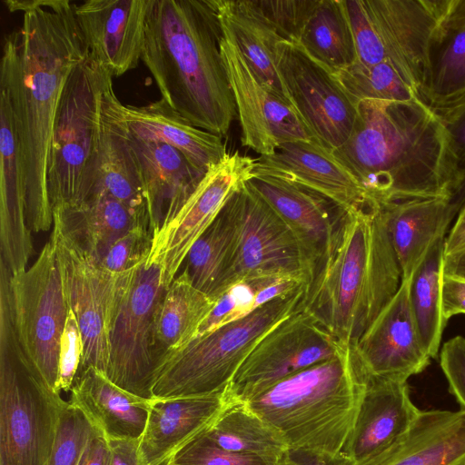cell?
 <instances>
[{
  "mask_svg": "<svg viewBox=\"0 0 465 465\" xmlns=\"http://www.w3.org/2000/svg\"><path fill=\"white\" fill-rule=\"evenodd\" d=\"M87 55L69 0H30L22 26L5 36L0 83L7 87L24 168L25 217L31 232L54 223L47 173L60 97Z\"/></svg>",
  "mask_w": 465,
  "mask_h": 465,
  "instance_id": "1",
  "label": "cell"
},
{
  "mask_svg": "<svg viewBox=\"0 0 465 465\" xmlns=\"http://www.w3.org/2000/svg\"><path fill=\"white\" fill-rule=\"evenodd\" d=\"M331 153L379 205L451 200L457 189L448 135L421 99L360 101L350 136Z\"/></svg>",
  "mask_w": 465,
  "mask_h": 465,
  "instance_id": "2",
  "label": "cell"
},
{
  "mask_svg": "<svg viewBox=\"0 0 465 465\" xmlns=\"http://www.w3.org/2000/svg\"><path fill=\"white\" fill-rule=\"evenodd\" d=\"M223 39L215 0H148L142 62L173 110L220 136L237 114Z\"/></svg>",
  "mask_w": 465,
  "mask_h": 465,
  "instance_id": "3",
  "label": "cell"
},
{
  "mask_svg": "<svg viewBox=\"0 0 465 465\" xmlns=\"http://www.w3.org/2000/svg\"><path fill=\"white\" fill-rule=\"evenodd\" d=\"M401 282L380 205L370 203L346 213L302 306L343 345L354 348Z\"/></svg>",
  "mask_w": 465,
  "mask_h": 465,
  "instance_id": "4",
  "label": "cell"
},
{
  "mask_svg": "<svg viewBox=\"0 0 465 465\" xmlns=\"http://www.w3.org/2000/svg\"><path fill=\"white\" fill-rule=\"evenodd\" d=\"M368 374L352 347L278 382L243 404L276 429L291 450L344 454Z\"/></svg>",
  "mask_w": 465,
  "mask_h": 465,
  "instance_id": "5",
  "label": "cell"
},
{
  "mask_svg": "<svg viewBox=\"0 0 465 465\" xmlns=\"http://www.w3.org/2000/svg\"><path fill=\"white\" fill-rule=\"evenodd\" d=\"M61 393L23 350L13 322L9 276L0 273V465H45L55 439Z\"/></svg>",
  "mask_w": 465,
  "mask_h": 465,
  "instance_id": "6",
  "label": "cell"
},
{
  "mask_svg": "<svg viewBox=\"0 0 465 465\" xmlns=\"http://www.w3.org/2000/svg\"><path fill=\"white\" fill-rule=\"evenodd\" d=\"M307 287L277 297L247 316L197 336L163 359L153 398L206 396L226 391L259 341L302 306Z\"/></svg>",
  "mask_w": 465,
  "mask_h": 465,
  "instance_id": "7",
  "label": "cell"
},
{
  "mask_svg": "<svg viewBox=\"0 0 465 465\" xmlns=\"http://www.w3.org/2000/svg\"><path fill=\"white\" fill-rule=\"evenodd\" d=\"M109 75L87 54L64 84L53 130L47 173L53 210L78 204L92 194L101 142L102 93Z\"/></svg>",
  "mask_w": 465,
  "mask_h": 465,
  "instance_id": "8",
  "label": "cell"
},
{
  "mask_svg": "<svg viewBox=\"0 0 465 465\" xmlns=\"http://www.w3.org/2000/svg\"><path fill=\"white\" fill-rule=\"evenodd\" d=\"M166 286L163 257L150 254L117 274L111 307L105 375L124 390L152 400L161 359L155 341L156 313Z\"/></svg>",
  "mask_w": 465,
  "mask_h": 465,
  "instance_id": "9",
  "label": "cell"
},
{
  "mask_svg": "<svg viewBox=\"0 0 465 465\" xmlns=\"http://www.w3.org/2000/svg\"><path fill=\"white\" fill-rule=\"evenodd\" d=\"M9 291L18 341L46 383L56 391L60 342L70 307L50 239L29 268L10 273Z\"/></svg>",
  "mask_w": 465,
  "mask_h": 465,
  "instance_id": "10",
  "label": "cell"
},
{
  "mask_svg": "<svg viewBox=\"0 0 465 465\" xmlns=\"http://www.w3.org/2000/svg\"><path fill=\"white\" fill-rule=\"evenodd\" d=\"M346 347L303 306L271 330L242 363L226 394L244 403Z\"/></svg>",
  "mask_w": 465,
  "mask_h": 465,
  "instance_id": "11",
  "label": "cell"
},
{
  "mask_svg": "<svg viewBox=\"0 0 465 465\" xmlns=\"http://www.w3.org/2000/svg\"><path fill=\"white\" fill-rule=\"evenodd\" d=\"M232 199L237 237L223 292L239 281L262 276L292 278L309 287L312 268L283 220L248 183Z\"/></svg>",
  "mask_w": 465,
  "mask_h": 465,
  "instance_id": "12",
  "label": "cell"
},
{
  "mask_svg": "<svg viewBox=\"0 0 465 465\" xmlns=\"http://www.w3.org/2000/svg\"><path fill=\"white\" fill-rule=\"evenodd\" d=\"M274 56L286 96L304 125L327 149L340 147L351 134L357 104L334 73L297 42L282 40Z\"/></svg>",
  "mask_w": 465,
  "mask_h": 465,
  "instance_id": "13",
  "label": "cell"
},
{
  "mask_svg": "<svg viewBox=\"0 0 465 465\" xmlns=\"http://www.w3.org/2000/svg\"><path fill=\"white\" fill-rule=\"evenodd\" d=\"M50 240L55 250L69 307L82 334L84 353L77 375L91 367L106 373L108 325L117 275L102 269L70 239L55 220Z\"/></svg>",
  "mask_w": 465,
  "mask_h": 465,
  "instance_id": "14",
  "label": "cell"
},
{
  "mask_svg": "<svg viewBox=\"0 0 465 465\" xmlns=\"http://www.w3.org/2000/svg\"><path fill=\"white\" fill-rule=\"evenodd\" d=\"M256 159L227 153L204 174L176 216L153 239L152 250L163 257L166 288L177 275L197 239L230 197L254 176Z\"/></svg>",
  "mask_w": 465,
  "mask_h": 465,
  "instance_id": "15",
  "label": "cell"
},
{
  "mask_svg": "<svg viewBox=\"0 0 465 465\" xmlns=\"http://www.w3.org/2000/svg\"><path fill=\"white\" fill-rule=\"evenodd\" d=\"M221 50L243 146L263 156L272 154L282 143L315 139L291 103L260 82L224 33Z\"/></svg>",
  "mask_w": 465,
  "mask_h": 465,
  "instance_id": "16",
  "label": "cell"
},
{
  "mask_svg": "<svg viewBox=\"0 0 465 465\" xmlns=\"http://www.w3.org/2000/svg\"><path fill=\"white\" fill-rule=\"evenodd\" d=\"M362 3L386 61L420 97L429 44L448 11L450 0H362Z\"/></svg>",
  "mask_w": 465,
  "mask_h": 465,
  "instance_id": "17",
  "label": "cell"
},
{
  "mask_svg": "<svg viewBox=\"0 0 465 465\" xmlns=\"http://www.w3.org/2000/svg\"><path fill=\"white\" fill-rule=\"evenodd\" d=\"M148 0H86L74 4L88 55L113 77L138 66Z\"/></svg>",
  "mask_w": 465,
  "mask_h": 465,
  "instance_id": "18",
  "label": "cell"
},
{
  "mask_svg": "<svg viewBox=\"0 0 465 465\" xmlns=\"http://www.w3.org/2000/svg\"><path fill=\"white\" fill-rule=\"evenodd\" d=\"M247 183L291 229L314 278L331 252L349 210L312 189L272 176L255 175Z\"/></svg>",
  "mask_w": 465,
  "mask_h": 465,
  "instance_id": "19",
  "label": "cell"
},
{
  "mask_svg": "<svg viewBox=\"0 0 465 465\" xmlns=\"http://www.w3.org/2000/svg\"><path fill=\"white\" fill-rule=\"evenodd\" d=\"M410 278L384 307L354 347L369 376L408 381L431 358L425 350L409 301Z\"/></svg>",
  "mask_w": 465,
  "mask_h": 465,
  "instance_id": "20",
  "label": "cell"
},
{
  "mask_svg": "<svg viewBox=\"0 0 465 465\" xmlns=\"http://www.w3.org/2000/svg\"><path fill=\"white\" fill-rule=\"evenodd\" d=\"M112 79V75L106 78L102 93L101 142L90 197L104 194L114 198L150 230L140 163Z\"/></svg>",
  "mask_w": 465,
  "mask_h": 465,
  "instance_id": "21",
  "label": "cell"
},
{
  "mask_svg": "<svg viewBox=\"0 0 465 465\" xmlns=\"http://www.w3.org/2000/svg\"><path fill=\"white\" fill-rule=\"evenodd\" d=\"M253 173L302 185L346 210L375 203L331 151L315 139L288 142L272 154L258 157Z\"/></svg>",
  "mask_w": 465,
  "mask_h": 465,
  "instance_id": "22",
  "label": "cell"
},
{
  "mask_svg": "<svg viewBox=\"0 0 465 465\" xmlns=\"http://www.w3.org/2000/svg\"><path fill=\"white\" fill-rule=\"evenodd\" d=\"M0 262L12 275L27 269L34 253L25 217L24 168L9 91L0 83Z\"/></svg>",
  "mask_w": 465,
  "mask_h": 465,
  "instance_id": "23",
  "label": "cell"
},
{
  "mask_svg": "<svg viewBox=\"0 0 465 465\" xmlns=\"http://www.w3.org/2000/svg\"><path fill=\"white\" fill-rule=\"evenodd\" d=\"M233 402L226 392L170 399L153 398L139 450L144 465H164L205 434Z\"/></svg>",
  "mask_w": 465,
  "mask_h": 465,
  "instance_id": "24",
  "label": "cell"
},
{
  "mask_svg": "<svg viewBox=\"0 0 465 465\" xmlns=\"http://www.w3.org/2000/svg\"><path fill=\"white\" fill-rule=\"evenodd\" d=\"M408 381L368 375L356 421L344 450L352 465H361L390 447L420 412Z\"/></svg>",
  "mask_w": 465,
  "mask_h": 465,
  "instance_id": "25",
  "label": "cell"
},
{
  "mask_svg": "<svg viewBox=\"0 0 465 465\" xmlns=\"http://www.w3.org/2000/svg\"><path fill=\"white\" fill-rule=\"evenodd\" d=\"M131 139L140 163L153 239L176 216L205 173L168 144L132 134Z\"/></svg>",
  "mask_w": 465,
  "mask_h": 465,
  "instance_id": "26",
  "label": "cell"
},
{
  "mask_svg": "<svg viewBox=\"0 0 465 465\" xmlns=\"http://www.w3.org/2000/svg\"><path fill=\"white\" fill-rule=\"evenodd\" d=\"M361 465H465V411L420 410L397 440Z\"/></svg>",
  "mask_w": 465,
  "mask_h": 465,
  "instance_id": "27",
  "label": "cell"
},
{
  "mask_svg": "<svg viewBox=\"0 0 465 465\" xmlns=\"http://www.w3.org/2000/svg\"><path fill=\"white\" fill-rule=\"evenodd\" d=\"M70 391L69 402L82 411L107 440L142 437L151 400L124 390L93 367L76 376Z\"/></svg>",
  "mask_w": 465,
  "mask_h": 465,
  "instance_id": "28",
  "label": "cell"
},
{
  "mask_svg": "<svg viewBox=\"0 0 465 465\" xmlns=\"http://www.w3.org/2000/svg\"><path fill=\"white\" fill-rule=\"evenodd\" d=\"M402 280L409 279L430 246L460 213L450 198L417 199L380 205Z\"/></svg>",
  "mask_w": 465,
  "mask_h": 465,
  "instance_id": "29",
  "label": "cell"
},
{
  "mask_svg": "<svg viewBox=\"0 0 465 465\" xmlns=\"http://www.w3.org/2000/svg\"><path fill=\"white\" fill-rule=\"evenodd\" d=\"M122 109L134 136L177 149L203 173L227 153L222 136L194 126L163 98L142 106L123 104Z\"/></svg>",
  "mask_w": 465,
  "mask_h": 465,
  "instance_id": "30",
  "label": "cell"
},
{
  "mask_svg": "<svg viewBox=\"0 0 465 465\" xmlns=\"http://www.w3.org/2000/svg\"><path fill=\"white\" fill-rule=\"evenodd\" d=\"M53 219L98 265L110 246L123 234L137 226L148 229L124 205L104 194L92 196L75 205L55 208Z\"/></svg>",
  "mask_w": 465,
  "mask_h": 465,
  "instance_id": "31",
  "label": "cell"
},
{
  "mask_svg": "<svg viewBox=\"0 0 465 465\" xmlns=\"http://www.w3.org/2000/svg\"><path fill=\"white\" fill-rule=\"evenodd\" d=\"M215 3L224 35L238 47L255 76L266 87L289 101L274 56L277 44L283 39L253 14L242 0H215Z\"/></svg>",
  "mask_w": 465,
  "mask_h": 465,
  "instance_id": "32",
  "label": "cell"
},
{
  "mask_svg": "<svg viewBox=\"0 0 465 465\" xmlns=\"http://www.w3.org/2000/svg\"><path fill=\"white\" fill-rule=\"evenodd\" d=\"M236 237L237 214L232 195L191 247L183 262V271L193 285L215 300L223 292L234 255Z\"/></svg>",
  "mask_w": 465,
  "mask_h": 465,
  "instance_id": "33",
  "label": "cell"
},
{
  "mask_svg": "<svg viewBox=\"0 0 465 465\" xmlns=\"http://www.w3.org/2000/svg\"><path fill=\"white\" fill-rule=\"evenodd\" d=\"M420 98L435 110L465 99V23L436 28L428 47Z\"/></svg>",
  "mask_w": 465,
  "mask_h": 465,
  "instance_id": "34",
  "label": "cell"
},
{
  "mask_svg": "<svg viewBox=\"0 0 465 465\" xmlns=\"http://www.w3.org/2000/svg\"><path fill=\"white\" fill-rule=\"evenodd\" d=\"M215 301L195 288L184 271L175 276L166 288L156 313L155 341L161 364L168 353L196 336Z\"/></svg>",
  "mask_w": 465,
  "mask_h": 465,
  "instance_id": "35",
  "label": "cell"
},
{
  "mask_svg": "<svg viewBox=\"0 0 465 465\" xmlns=\"http://www.w3.org/2000/svg\"><path fill=\"white\" fill-rule=\"evenodd\" d=\"M206 435L223 449L252 455L267 465H283L290 447L282 435L243 403H232Z\"/></svg>",
  "mask_w": 465,
  "mask_h": 465,
  "instance_id": "36",
  "label": "cell"
},
{
  "mask_svg": "<svg viewBox=\"0 0 465 465\" xmlns=\"http://www.w3.org/2000/svg\"><path fill=\"white\" fill-rule=\"evenodd\" d=\"M446 237L429 249L410 278L409 301L421 340L430 356H438L447 320L442 310L443 260Z\"/></svg>",
  "mask_w": 465,
  "mask_h": 465,
  "instance_id": "37",
  "label": "cell"
},
{
  "mask_svg": "<svg viewBox=\"0 0 465 465\" xmlns=\"http://www.w3.org/2000/svg\"><path fill=\"white\" fill-rule=\"evenodd\" d=\"M297 43L333 73L358 60L342 0H318Z\"/></svg>",
  "mask_w": 465,
  "mask_h": 465,
  "instance_id": "38",
  "label": "cell"
},
{
  "mask_svg": "<svg viewBox=\"0 0 465 465\" xmlns=\"http://www.w3.org/2000/svg\"><path fill=\"white\" fill-rule=\"evenodd\" d=\"M304 286L307 287L300 281L285 277L262 276L239 281L216 299L195 337L243 318L268 302Z\"/></svg>",
  "mask_w": 465,
  "mask_h": 465,
  "instance_id": "39",
  "label": "cell"
},
{
  "mask_svg": "<svg viewBox=\"0 0 465 465\" xmlns=\"http://www.w3.org/2000/svg\"><path fill=\"white\" fill-rule=\"evenodd\" d=\"M334 75L356 104L362 100L409 102L421 99L388 61L373 65L356 61L335 72Z\"/></svg>",
  "mask_w": 465,
  "mask_h": 465,
  "instance_id": "40",
  "label": "cell"
},
{
  "mask_svg": "<svg viewBox=\"0 0 465 465\" xmlns=\"http://www.w3.org/2000/svg\"><path fill=\"white\" fill-rule=\"evenodd\" d=\"M94 427L77 407L65 401L45 465H79Z\"/></svg>",
  "mask_w": 465,
  "mask_h": 465,
  "instance_id": "41",
  "label": "cell"
},
{
  "mask_svg": "<svg viewBox=\"0 0 465 465\" xmlns=\"http://www.w3.org/2000/svg\"><path fill=\"white\" fill-rule=\"evenodd\" d=\"M285 41L298 42L318 0H242Z\"/></svg>",
  "mask_w": 465,
  "mask_h": 465,
  "instance_id": "42",
  "label": "cell"
},
{
  "mask_svg": "<svg viewBox=\"0 0 465 465\" xmlns=\"http://www.w3.org/2000/svg\"><path fill=\"white\" fill-rule=\"evenodd\" d=\"M153 236L144 227L137 226L119 237L108 249L99 266L120 274L141 263L152 250Z\"/></svg>",
  "mask_w": 465,
  "mask_h": 465,
  "instance_id": "43",
  "label": "cell"
},
{
  "mask_svg": "<svg viewBox=\"0 0 465 465\" xmlns=\"http://www.w3.org/2000/svg\"><path fill=\"white\" fill-rule=\"evenodd\" d=\"M164 465H267L256 456L231 451L215 444L207 435L196 438Z\"/></svg>",
  "mask_w": 465,
  "mask_h": 465,
  "instance_id": "44",
  "label": "cell"
},
{
  "mask_svg": "<svg viewBox=\"0 0 465 465\" xmlns=\"http://www.w3.org/2000/svg\"><path fill=\"white\" fill-rule=\"evenodd\" d=\"M356 48L358 62L373 65L386 61L385 54L362 0H342Z\"/></svg>",
  "mask_w": 465,
  "mask_h": 465,
  "instance_id": "45",
  "label": "cell"
},
{
  "mask_svg": "<svg viewBox=\"0 0 465 465\" xmlns=\"http://www.w3.org/2000/svg\"><path fill=\"white\" fill-rule=\"evenodd\" d=\"M435 111L448 135L455 163L457 189L451 202L461 210L465 204V99Z\"/></svg>",
  "mask_w": 465,
  "mask_h": 465,
  "instance_id": "46",
  "label": "cell"
},
{
  "mask_svg": "<svg viewBox=\"0 0 465 465\" xmlns=\"http://www.w3.org/2000/svg\"><path fill=\"white\" fill-rule=\"evenodd\" d=\"M84 344L77 320L70 309L61 338L56 391H70L78 373Z\"/></svg>",
  "mask_w": 465,
  "mask_h": 465,
  "instance_id": "47",
  "label": "cell"
},
{
  "mask_svg": "<svg viewBox=\"0 0 465 465\" xmlns=\"http://www.w3.org/2000/svg\"><path fill=\"white\" fill-rule=\"evenodd\" d=\"M440 365L448 381L449 391L465 411V338L448 340L440 351Z\"/></svg>",
  "mask_w": 465,
  "mask_h": 465,
  "instance_id": "48",
  "label": "cell"
},
{
  "mask_svg": "<svg viewBox=\"0 0 465 465\" xmlns=\"http://www.w3.org/2000/svg\"><path fill=\"white\" fill-rule=\"evenodd\" d=\"M441 288L444 318L465 313V282L443 276Z\"/></svg>",
  "mask_w": 465,
  "mask_h": 465,
  "instance_id": "49",
  "label": "cell"
},
{
  "mask_svg": "<svg viewBox=\"0 0 465 465\" xmlns=\"http://www.w3.org/2000/svg\"><path fill=\"white\" fill-rule=\"evenodd\" d=\"M140 439L108 440L110 465H144L139 450Z\"/></svg>",
  "mask_w": 465,
  "mask_h": 465,
  "instance_id": "50",
  "label": "cell"
},
{
  "mask_svg": "<svg viewBox=\"0 0 465 465\" xmlns=\"http://www.w3.org/2000/svg\"><path fill=\"white\" fill-rule=\"evenodd\" d=\"M110 460L108 440L94 428L79 465H110Z\"/></svg>",
  "mask_w": 465,
  "mask_h": 465,
  "instance_id": "51",
  "label": "cell"
},
{
  "mask_svg": "<svg viewBox=\"0 0 465 465\" xmlns=\"http://www.w3.org/2000/svg\"><path fill=\"white\" fill-rule=\"evenodd\" d=\"M283 465H352L346 455L332 457L303 450H291Z\"/></svg>",
  "mask_w": 465,
  "mask_h": 465,
  "instance_id": "52",
  "label": "cell"
},
{
  "mask_svg": "<svg viewBox=\"0 0 465 465\" xmlns=\"http://www.w3.org/2000/svg\"><path fill=\"white\" fill-rule=\"evenodd\" d=\"M443 276L465 282V247L444 255Z\"/></svg>",
  "mask_w": 465,
  "mask_h": 465,
  "instance_id": "53",
  "label": "cell"
},
{
  "mask_svg": "<svg viewBox=\"0 0 465 465\" xmlns=\"http://www.w3.org/2000/svg\"><path fill=\"white\" fill-rule=\"evenodd\" d=\"M465 23V0H450L449 7L441 25Z\"/></svg>",
  "mask_w": 465,
  "mask_h": 465,
  "instance_id": "54",
  "label": "cell"
},
{
  "mask_svg": "<svg viewBox=\"0 0 465 465\" xmlns=\"http://www.w3.org/2000/svg\"><path fill=\"white\" fill-rule=\"evenodd\" d=\"M465 247V223L453 226L445 240L444 255L452 253Z\"/></svg>",
  "mask_w": 465,
  "mask_h": 465,
  "instance_id": "55",
  "label": "cell"
},
{
  "mask_svg": "<svg viewBox=\"0 0 465 465\" xmlns=\"http://www.w3.org/2000/svg\"><path fill=\"white\" fill-rule=\"evenodd\" d=\"M463 223H465V204L463 205V207L460 211L459 216L457 218V221H456V223H454L453 226H459V225H461Z\"/></svg>",
  "mask_w": 465,
  "mask_h": 465,
  "instance_id": "56",
  "label": "cell"
}]
</instances>
